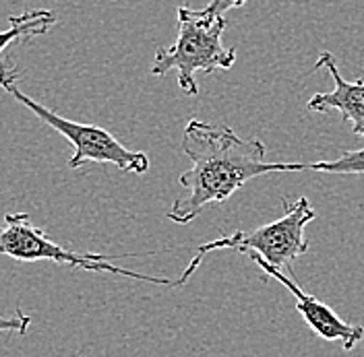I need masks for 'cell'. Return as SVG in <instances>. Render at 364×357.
<instances>
[{
  "mask_svg": "<svg viewBox=\"0 0 364 357\" xmlns=\"http://www.w3.org/2000/svg\"><path fill=\"white\" fill-rule=\"evenodd\" d=\"M58 17L50 9H31L23 11L21 15H11L9 17V27L0 31V56L9 45L17 42H31L33 38L46 35Z\"/></svg>",
  "mask_w": 364,
  "mask_h": 357,
  "instance_id": "ba28073f",
  "label": "cell"
},
{
  "mask_svg": "<svg viewBox=\"0 0 364 357\" xmlns=\"http://www.w3.org/2000/svg\"><path fill=\"white\" fill-rule=\"evenodd\" d=\"M31 326V316L25 314L21 308H17L11 316L0 314V333H15V335H25Z\"/></svg>",
  "mask_w": 364,
  "mask_h": 357,
  "instance_id": "30bf717a",
  "label": "cell"
},
{
  "mask_svg": "<svg viewBox=\"0 0 364 357\" xmlns=\"http://www.w3.org/2000/svg\"><path fill=\"white\" fill-rule=\"evenodd\" d=\"M182 153L191 159V170L182 172V192L166 217L174 224L195 221L211 202H224L249 180L263 174L304 172L306 163H269L265 143L242 138L230 126H215L188 120L182 131Z\"/></svg>",
  "mask_w": 364,
  "mask_h": 357,
  "instance_id": "6da1fadb",
  "label": "cell"
},
{
  "mask_svg": "<svg viewBox=\"0 0 364 357\" xmlns=\"http://www.w3.org/2000/svg\"><path fill=\"white\" fill-rule=\"evenodd\" d=\"M315 68H325L329 72L336 89L315 93L306 108L317 114L340 112L341 118L352 126V133L364 138V79L346 81L331 52H321L315 60Z\"/></svg>",
  "mask_w": 364,
  "mask_h": 357,
  "instance_id": "52a82bcc",
  "label": "cell"
},
{
  "mask_svg": "<svg viewBox=\"0 0 364 357\" xmlns=\"http://www.w3.org/2000/svg\"><path fill=\"white\" fill-rule=\"evenodd\" d=\"M178 35L174 44L158 48L151 62L154 77H166L170 70L178 75V87L186 95H197L199 85L195 75H213L218 70H230L236 62V50L224 44L226 17L207 15L203 9L188 6L176 9Z\"/></svg>",
  "mask_w": 364,
  "mask_h": 357,
  "instance_id": "7a4b0ae2",
  "label": "cell"
},
{
  "mask_svg": "<svg viewBox=\"0 0 364 357\" xmlns=\"http://www.w3.org/2000/svg\"><path fill=\"white\" fill-rule=\"evenodd\" d=\"M252 260L263 268L272 279L279 281L286 290L290 291L296 297V310L302 314V318L306 320V324L317 333L321 339L325 341H331V343H340L346 351H352L364 336V326L360 324H350L346 320H341L338 314L333 312L327 304L318 302L315 295L306 293L302 287L296 285V281L286 275L284 270L279 268L269 267L263 258L259 256H252Z\"/></svg>",
  "mask_w": 364,
  "mask_h": 357,
  "instance_id": "8992f818",
  "label": "cell"
},
{
  "mask_svg": "<svg viewBox=\"0 0 364 357\" xmlns=\"http://www.w3.org/2000/svg\"><path fill=\"white\" fill-rule=\"evenodd\" d=\"M0 87L6 91L13 99L23 104L27 110L36 114L42 122H46L50 128L60 133L68 143L75 147V153L68 159V167L77 170L85 163H112L124 174H136L143 176L149 172V157L143 151H131L127 149L114 134L106 128L95 126V124H83L63 118L56 112L48 110L46 106L38 104L36 99L27 97L19 85H17V68L11 62L0 60Z\"/></svg>",
  "mask_w": 364,
  "mask_h": 357,
  "instance_id": "277c9868",
  "label": "cell"
},
{
  "mask_svg": "<svg viewBox=\"0 0 364 357\" xmlns=\"http://www.w3.org/2000/svg\"><path fill=\"white\" fill-rule=\"evenodd\" d=\"M311 172L333 174V176H364V149H350L341 151L338 159L329 161H315L306 165Z\"/></svg>",
  "mask_w": 364,
  "mask_h": 357,
  "instance_id": "9c48e42d",
  "label": "cell"
},
{
  "mask_svg": "<svg viewBox=\"0 0 364 357\" xmlns=\"http://www.w3.org/2000/svg\"><path fill=\"white\" fill-rule=\"evenodd\" d=\"M284 215L272 224L261 225L257 229H238L232 236H224L220 240L201 244L195 250V256L191 265L184 268L178 281H174L176 287L184 285L193 273L199 268L205 254L215 252V250H238L252 256L263 258L269 267L284 268L302 254L309 252V240L304 236V229L311 221L317 219V211L313 209L311 201L306 197L298 199H284Z\"/></svg>",
  "mask_w": 364,
  "mask_h": 357,
  "instance_id": "3957f363",
  "label": "cell"
},
{
  "mask_svg": "<svg viewBox=\"0 0 364 357\" xmlns=\"http://www.w3.org/2000/svg\"><path fill=\"white\" fill-rule=\"evenodd\" d=\"M247 2H249V0H211L203 11L207 15H213V17H224L228 11L240 9V6H245Z\"/></svg>",
  "mask_w": 364,
  "mask_h": 357,
  "instance_id": "8fae6325",
  "label": "cell"
},
{
  "mask_svg": "<svg viewBox=\"0 0 364 357\" xmlns=\"http://www.w3.org/2000/svg\"><path fill=\"white\" fill-rule=\"evenodd\" d=\"M0 254L11 256V258L21 260V263L50 260V263H58V265H67V267L73 268H83V270H91V273H112V275L154 283V285L176 287L170 279L143 275V273H135L131 268L114 265L112 258H118V256L68 250L58 242L50 240L44 229L33 225L27 213H6L4 215V224L0 225Z\"/></svg>",
  "mask_w": 364,
  "mask_h": 357,
  "instance_id": "5b68a950",
  "label": "cell"
}]
</instances>
